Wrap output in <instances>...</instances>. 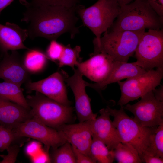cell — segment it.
Instances as JSON below:
<instances>
[{
	"label": "cell",
	"instance_id": "1",
	"mask_svg": "<svg viewBox=\"0 0 163 163\" xmlns=\"http://www.w3.org/2000/svg\"><path fill=\"white\" fill-rule=\"evenodd\" d=\"M26 8L21 21L28 24L27 29L30 38L41 37L50 41L68 33L71 38L79 32L76 27L79 17L78 7L67 8L57 6L38 5L20 0Z\"/></svg>",
	"mask_w": 163,
	"mask_h": 163
},
{
	"label": "cell",
	"instance_id": "2",
	"mask_svg": "<svg viewBox=\"0 0 163 163\" xmlns=\"http://www.w3.org/2000/svg\"><path fill=\"white\" fill-rule=\"evenodd\" d=\"M163 18L158 16L147 0H135L120 7L119 14L108 30L138 31L163 29Z\"/></svg>",
	"mask_w": 163,
	"mask_h": 163
},
{
	"label": "cell",
	"instance_id": "3",
	"mask_svg": "<svg viewBox=\"0 0 163 163\" xmlns=\"http://www.w3.org/2000/svg\"><path fill=\"white\" fill-rule=\"evenodd\" d=\"M145 30L138 31L107 30L98 42H93V53L102 52L114 61L127 62L135 53Z\"/></svg>",
	"mask_w": 163,
	"mask_h": 163
},
{
	"label": "cell",
	"instance_id": "4",
	"mask_svg": "<svg viewBox=\"0 0 163 163\" xmlns=\"http://www.w3.org/2000/svg\"><path fill=\"white\" fill-rule=\"evenodd\" d=\"M32 118L57 129L68 123L72 116L73 108L61 104L36 91L25 97Z\"/></svg>",
	"mask_w": 163,
	"mask_h": 163
},
{
	"label": "cell",
	"instance_id": "5",
	"mask_svg": "<svg viewBox=\"0 0 163 163\" xmlns=\"http://www.w3.org/2000/svg\"><path fill=\"white\" fill-rule=\"evenodd\" d=\"M120 9L116 0H98L87 8L79 5L76 12L83 25L95 35L93 42H98L102 34L112 25Z\"/></svg>",
	"mask_w": 163,
	"mask_h": 163
},
{
	"label": "cell",
	"instance_id": "6",
	"mask_svg": "<svg viewBox=\"0 0 163 163\" xmlns=\"http://www.w3.org/2000/svg\"><path fill=\"white\" fill-rule=\"evenodd\" d=\"M106 109L110 116L114 117L113 123L117 130L121 142L132 146L140 156L148 145L150 136L158 126H142L126 114L123 106H120L119 110L111 109L108 106Z\"/></svg>",
	"mask_w": 163,
	"mask_h": 163
},
{
	"label": "cell",
	"instance_id": "7",
	"mask_svg": "<svg viewBox=\"0 0 163 163\" xmlns=\"http://www.w3.org/2000/svg\"><path fill=\"white\" fill-rule=\"evenodd\" d=\"M136 64L146 71L163 69V29H149L142 36L135 52Z\"/></svg>",
	"mask_w": 163,
	"mask_h": 163
},
{
	"label": "cell",
	"instance_id": "8",
	"mask_svg": "<svg viewBox=\"0 0 163 163\" xmlns=\"http://www.w3.org/2000/svg\"><path fill=\"white\" fill-rule=\"evenodd\" d=\"M163 78V69L147 71L135 77L117 82L121 91L117 104L124 106L130 101L141 97L159 85Z\"/></svg>",
	"mask_w": 163,
	"mask_h": 163
},
{
	"label": "cell",
	"instance_id": "9",
	"mask_svg": "<svg viewBox=\"0 0 163 163\" xmlns=\"http://www.w3.org/2000/svg\"><path fill=\"white\" fill-rule=\"evenodd\" d=\"M141 98L135 104L125 105L124 109L131 112L133 119L143 126L153 127L163 124V101L155 98L152 91Z\"/></svg>",
	"mask_w": 163,
	"mask_h": 163
},
{
	"label": "cell",
	"instance_id": "10",
	"mask_svg": "<svg viewBox=\"0 0 163 163\" xmlns=\"http://www.w3.org/2000/svg\"><path fill=\"white\" fill-rule=\"evenodd\" d=\"M18 138L37 140L46 146L56 149L67 142L61 132L32 118L12 129Z\"/></svg>",
	"mask_w": 163,
	"mask_h": 163
},
{
	"label": "cell",
	"instance_id": "11",
	"mask_svg": "<svg viewBox=\"0 0 163 163\" xmlns=\"http://www.w3.org/2000/svg\"><path fill=\"white\" fill-rule=\"evenodd\" d=\"M74 73L69 76L64 71L62 72L63 75L65 82L70 87L74 95L75 110L79 122H83L95 119L97 113H94L92 110L91 99L85 91V81L83 78V75L75 68L73 69Z\"/></svg>",
	"mask_w": 163,
	"mask_h": 163
},
{
	"label": "cell",
	"instance_id": "12",
	"mask_svg": "<svg viewBox=\"0 0 163 163\" xmlns=\"http://www.w3.org/2000/svg\"><path fill=\"white\" fill-rule=\"evenodd\" d=\"M25 84L29 91H35L61 104L70 106L62 72H56L45 79L35 82L30 81Z\"/></svg>",
	"mask_w": 163,
	"mask_h": 163
},
{
	"label": "cell",
	"instance_id": "13",
	"mask_svg": "<svg viewBox=\"0 0 163 163\" xmlns=\"http://www.w3.org/2000/svg\"><path fill=\"white\" fill-rule=\"evenodd\" d=\"M100 115L93 120H88L92 139L99 140L107 145L110 150H113L121 140L110 115L106 108L99 111Z\"/></svg>",
	"mask_w": 163,
	"mask_h": 163
},
{
	"label": "cell",
	"instance_id": "14",
	"mask_svg": "<svg viewBox=\"0 0 163 163\" xmlns=\"http://www.w3.org/2000/svg\"><path fill=\"white\" fill-rule=\"evenodd\" d=\"M114 62L107 54L99 52L92 53L89 59L78 63L76 66L83 76L95 83H100L108 76Z\"/></svg>",
	"mask_w": 163,
	"mask_h": 163
},
{
	"label": "cell",
	"instance_id": "15",
	"mask_svg": "<svg viewBox=\"0 0 163 163\" xmlns=\"http://www.w3.org/2000/svg\"><path fill=\"white\" fill-rule=\"evenodd\" d=\"M30 74L16 50L11 51V54L5 53L0 62V78L21 87L22 84L31 81Z\"/></svg>",
	"mask_w": 163,
	"mask_h": 163
},
{
	"label": "cell",
	"instance_id": "16",
	"mask_svg": "<svg viewBox=\"0 0 163 163\" xmlns=\"http://www.w3.org/2000/svg\"><path fill=\"white\" fill-rule=\"evenodd\" d=\"M57 130L72 146L91 157L92 137L88 120L77 124H65Z\"/></svg>",
	"mask_w": 163,
	"mask_h": 163
},
{
	"label": "cell",
	"instance_id": "17",
	"mask_svg": "<svg viewBox=\"0 0 163 163\" xmlns=\"http://www.w3.org/2000/svg\"><path fill=\"white\" fill-rule=\"evenodd\" d=\"M147 71L137 65L135 62L129 63L114 61L112 70L107 77L100 83H91L85 82L86 86L91 88L98 92L106 88L108 85L125 78L140 75Z\"/></svg>",
	"mask_w": 163,
	"mask_h": 163
},
{
	"label": "cell",
	"instance_id": "18",
	"mask_svg": "<svg viewBox=\"0 0 163 163\" xmlns=\"http://www.w3.org/2000/svg\"><path fill=\"white\" fill-rule=\"evenodd\" d=\"M28 37L27 29H22L15 24H0V48L4 53L9 50L29 49L24 44Z\"/></svg>",
	"mask_w": 163,
	"mask_h": 163
},
{
	"label": "cell",
	"instance_id": "19",
	"mask_svg": "<svg viewBox=\"0 0 163 163\" xmlns=\"http://www.w3.org/2000/svg\"><path fill=\"white\" fill-rule=\"evenodd\" d=\"M32 118L30 110L0 97V125L12 129Z\"/></svg>",
	"mask_w": 163,
	"mask_h": 163
},
{
	"label": "cell",
	"instance_id": "20",
	"mask_svg": "<svg viewBox=\"0 0 163 163\" xmlns=\"http://www.w3.org/2000/svg\"><path fill=\"white\" fill-rule=\"evenodd\" d=\"M48 58L46 53L37 49H29L22 59L24 65L30 73H36L45 68Z\"/></svg>",
	"mask_w": 163,
	"mask_h": 163
},
{
	"label": "cell",
	"instance_id": "21",
	"mask_svg": "<svg viewBox=\"0 0 163 163\" xmlns=\"http://www.w3.org/2000/svg\"><path fill=\"white\" fill-rule=\"evenodd\" d=\"M0 97L30 110L21 86L13 83L0 82Z\"/></svg>",
	"mask_w": 163,
	"mask_h": 163
},
{
	"label": "cell",
	"instance_id": "22",
	"mask_svg": "<svg viewBox=\"0 0 163 163\" xmlns=\"http://www.w3.org/2000/svg\"><path fill=\"white\" fill-rule=\"evenodd\" d=\"M113 150L114 159L116 160L118 163H142L137 151L128 144L120 142Z\"/></svg>",
	"mask_w": 163,
	"mask_h": 163
},
{
	"label": "cell",
	"instance_id": "23",
	"mask_svg": "<svg viewBox=\"0 0 163 163\" xmlns=\"http://www.w3.org/2000/svg\"><path fill=\"white\" fill-rule=\"evenodd\" d=\"M91 157L99 163H112L114 157L113 150H110L101 141L92 139L90 148Z\"/></svg>",
	"mask_w": 163,
	"mask_h": 163
},
{
	"label": "cell",
	"instance_id": "24",
	"mask_svg": "<svg viewBox=\"0 0 163 163\" xmlns=\"http://www.w3.org/2000/svg\"><path fill=\"white\" fill-rule=\"evenodd\" d=\"M54 150L50 157L51 162L75 163L76 161L72 145L68 142Z\"/></svg>",
	"mask_w": 163,
	"mask_h": 163
},
{
	"label": "cell",
	"instance_id": "25",
	"mask_svg": "<svg viewBox=\"0 0 163 163\" xmlns=\"http://www.w3.org/2000/svg\"><path fill=\"white\" fill-rule=\"evenodd\" d=\"M143 152L163 158V124L158 126L151 135L148 145Z\"/></svg>",
	"mask_w": 163,
	"mask_h": 163
},
{
	"label": "cell",
	"instance_id": "26",
	"mask_svg": "<svg viewBox=\"0 0 163 163\" xmlns=\"http://www.w3.org/2000/svg\"><path fill=\"white\" fill-rule=\"evenodd\" d=\"M81 51V47L78 46L74 48H72L70 44L65 46L62 54L58 61L59 66L61 67L67 66L74 69L75 67L81 62L80 57Z\"/></svg>",
	"mask_w": 163,
	"mask_h": 163
},
{
	"label": "cell",
	"instance_id": "27",
	"mask_svg": "<svg viewBox=\"0 0 163 163\" xmlns=\"http://www.w3.org/2000/svg\"><path fill=\"white\" fill-rule=\"evenodd\" d=\"M82 0H32L33 4L38 5L57 6L67 8L75 7Z\"/></svg>",
	"mask_w": 163,
	"mask_h": 163
},
{
	"label": "cell",
	"instance_id": "28",
	"mask_svg": "<svg viewBox=\"0 0 163 163\" xmlns=\"http://www.w3.org/2000/svg\"><path fill=\"white\" fill-rule=\"evenodd\" d=\"M64 46L56 40H51L45 53L49 59L54 62L58 61L62 54Z\"/></svg>",
	"mask_w": 163,
	"mask_h": 163
},
{
	"label": "cell",
	"instance_id": "29",
	"mask_svg": "<svg viewBox=\"0 0 163 163\" xmlns=\"http://www.w3.org/2000/svg\"><path fill=\"white\" fill-rule=\"evenodd\" d=\"M0 137L5 149H7L12 143L18 138L12 129L0 125Z\"/></svg>",
	"mask_w": 163,
	"mask_h": 163
},
{
	"label": "cell",
	"instance_id": "30",
	"mask_svg": "<svg viewBox=\"0 0 163 163\" xmlns=\"http://www.w3.org/2000/svg\"><path fill=\"white\" fill-rule=\"evenodd\" d=\"M8 152L7 155H2L1 157L2 160L0 163H14L16 160L17 156L19 152V148L18 146L11 145L7 149Z\"/></svg>",
	"mask_w": 163,
	"mask_h": 163
},
{
	"label": "cell",
	"instance_id": "31",
	"mask_svg": "<svg viewBox=\"0 0 163 163\" xmlns=\"http://www.w3.org/2000/svg\"><path fill=\"white\" fill-rule=\"evenodd\" d=\"M41 143L33 141L29 143L25 148V152L28 156L32 157L38 153L42 149Z\"/></svg>",
	"mask_w": 163,
	"mask_h": 163
},
{
	"label": "cell",
	"instance_id": "32",
	"mask_svg": "<svg viewBox=\"0 0 163 163\" xmlns=\"http://www.w3.org/2000/svg\"><path fill=\"white\" fill-rule=\"evenodd\" d=\"M77 163H95L96 162L90 156L86 155L72 146Z\"/></svg>",
	"mask_w": 163,
	"mask_h": 163
},
{
	"label": "cell",
	"instance_id": "33",
	"mask_svg": "<svg viewBox=\"0 0 163 163\" xmlns=\"http://www.w3.org/2000/svg\"><path fill=\"white\" fill-rule=\"evenodd\" d=\"M31 161L33 163L51 162L48 153L43 149L37 155L31 158Z\"/></svg>",
	"mask_w": 163,
	"mask_h": 163
},
{
	"label": "cell",
	"instance_id": "34",
	"mask_svg": "<svg viewBox=\"0 0 163 163\" xmlns=\"http://www.w3.org/2000/svg\"><path fill=\"white\" fill-rule=\"evenodd\" d=\"M149 4L160 17L163 18V0H147Z\"/></svg>",
	"mask_w": 163,
	"mask_h": 163
},
{
	"label": "cell",
	"instance_id": "35",
	"mask_svg": "<svg viewBox=\"0 0 163 163\" xmlns=\"http://www.w3.org/2000/svg\"><path fill=\"white\" fill-rule=\"evenodd\" d=\"M142 163H163V158L157 156L143 153L140 156Z\"/></svg>",
	"mask_w": 163,
	"mask_h": 163
},
{
	"label": "cell",
	"instance_id": "36",
	"mask_svg": "<svg viewBox=\"0 0 163 163\" xmlns=\"http://www.w3.org/2000/svg\"><path fill=\"white\" fill-rule=\"evenodd\" d=\"M155 98L158 101H163V86L161 85L157 89L155 88L152 90Z\"/></svg>",
	"mask_w": 163,
	"mask_h": 163
},
{
	"label": "cell",
	"instance_id": "37",
	"mask_svg": "<svg viewBox=\"0 0 163 163\" xmlns=\"http://www.w3.org/2000/svg\"><path fill=\"white\" fill-rule=\"evenodd\" d=\"M14 0H0V13L2 11L9 5Z\"/></svg>",
	"mask_w": 163,
	"mask_h": 163
},
{
	"label": "cell",
	"instance_id": "38",
	"mask_svg": "<svg viewBox=\"0 0 163 163\" xmlns=\"http://www.w3.org/2000/svg\"><path fill=\"white\" fill-rule=\"evenodd\" d=\"M120 7L130 3L132 1L135 0H116Z\"/></svg>",
	"mask_w": 163,
	"mask_h": 163
},
{
	"label": "cell",
	"instance_id": "39",
	"mask_svg": "<svg viewBox=\"0 0 163 163\" xmlns=\"http://www.w3.org/2000/svg\"><path fill=\"white\" fill-rule=\"evenodd\" d=\"M5 150L3 144L0 137V151H3Z\"/></svg>",
	"mask_w": 163,
	"mask_h": 163
},
{
	"label": "cell",
	"instance_id": "40",
	"mask_svg": "<svg viewBox=\"0 0 163 163\" xmlns=\"http://www.w3.org/2000/svg\"><path fill=\"white\" fill-rule=\"evenodd\" d=\"M2 155H1V154H0V157H1L2 156Z\"/></svg>",
	"mask_w": 163,
	"mask_h": 163
}]
</instances>
